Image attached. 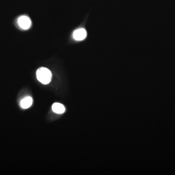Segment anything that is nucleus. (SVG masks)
I'll list each match as a JSON object with an SVG mask.
<instances>
[{
  "label": "nucleus",
  "mask_w": 175,
  "mask_h": 175,
  "mask_svg": "<svg viewBox=\"0 0 175 175\" xmlns=\"http://www.w3.org/2000/svg\"><path fill=\"white\" fill-rule=\"evenodd\" d=\"M32 98L31 97H27L23 99L21 102V106L23 109H27L32 104Z\"/></svg>",
  "instance_id": "obj_5"
},
{
  "label": "nucleus",
  "mask_w": 175,
  "mask_h": 175,
  "mask_svg": "<svg viewBox=\"0 0 175 175\" xmlns=\"http://www.w3.org/2000/svg\"><path fill=\"white\" fill-rule=\"evenodd\" d=\"M37 77L38 80L43 84H48L52 78V73L47 68L41 67L37 70Z\"/></svg>",
  "instance_id": "obj_1"
},
{
  "label": "nucleus",
  "mask_w": 175,
  "mask_h": 175,
  "mask_svg": "<svg viewBox=\"0 0 175 175\" xmlns=\"http://www.w3.org/2000/svg\"><path fill=\"white\" fill-rule=\"evenodd\" d=\"M52 110L56 114H61L64 112L65 107L62 104L59 103H55L52 106Z\"/></svg>",
  "instance_id": "obj_4"
},
{
  "label": "nucleus",
  "mask_w": 175,
  "mask_h": 175,
  "mask_svg": "<svg viewBox=\"0 0 175 175\" xmlns=\"http://www.w3.org/2000/svg\"><path fill=\"white\" fill-rule=\"evenodd\" d=\"M87 32L84 28H79L74 31L73 37L76 41H82L86 38Z\"/></svg>",
  "instance_id": "obj_3"
},
{
  "label": "nucleus",
  "mask_w": 175,
  "mask_h": 175,
  "mask_svg": "<svg viewBox=\"0 0 175 175\" xmlns=\"http://www.w3.org/2000/svg\"><path fill=\"white\" fill-rule=\"evenodd\" d=\"M18 23L19 27L24 30L29 29L31 25V19L25 16L20 17L18 19Z\"/></svg>",
  "instance_id": "obj_2"
}]
</instances>
